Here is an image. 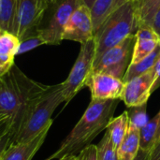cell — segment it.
<instances>
[{
  "mask_svg": "<svg viewBox=\"0 0 160 160\" xmlns=\"http://www.w3.org/2000/svg\"><path fill=\"white\" fill-rule=\"evenodd\" d=\"M95 56L96 42L94 38L81 44V50L75 64L73 65L67 80L62 82V91L66 105L86 86L88 79L92 74Z\"/></svg>",
  "mask_w": 160,
  "mask_h": 160,
  "instance_id": "5b68a950",
  "label": "cell"
},
{
  "mask_svg": "<svg viewBox=\"0 0 160 160\" xmlns=\"http://www.w3.org/2000/svg\"><path fill=\"white\" fill-rule=\"evenodd\" d=\"M75 156L76 155H72V156H67V157H64L58 160H75Z\"/></svg>",
  "mask_w": 160,
  "mask_h": 160,
  "instance_id": "d6a6232c",
  "label": "cell"
},
{
  "mask_svg": "<svg viewBox=\"0 0 160 160\" xmlns=\"http://www.w3.org/2000/svg\"><path fill=\"white\" fill-rule=\"evenodd\" d=\"M158 114V131H157V138H156V142H158V140L160 138V111ZM156 144V143H155Z\"/></svg>",
  "mask_w": 160,
  "mask_h": 160,
  "instance_id": "1f68e13d",
  "label": "cell"
},
{
  "mask_svg": "<svg viewBox=\"0 0 160 160\" xmlns=\"http://www.w3.org/2000/svg\"><path fill=\"white\" fill-rule=\"evenodd\" d=\"M92 38H94V30L90 9L80 5L73 11L66 24L63 40H72L82 44Z\"/></svg>",
  "mask_w": 160,
  "mask_h": 160,
  "instance_id": "30bf717a",
  "label": "cell"
},
{
  "mask_svg": "<svg viewBox=\"0 0 160 160\" xmlns=\"http://www.w3.org/2000/svg\"><path fill=\"white\" fill-rule=\"evenodd\" d=\"M160 44V38L148 24H141L136 32L131 64H135L151 54Z\"/></svg>",
  "mask_w": 160,
  "mask_h": 160,
  "instance_id": "4fadbf2b",
  "label": "cell"
},
{
  "mask_svg": "<svg viewBox=\"0 0 160 160\" xmlns=\"http://www.w3.org/2000/svg\"><path fill=\"white\" fill-rule=\"evenodd\" d=\"M128 112L129 117V125L137 128L141 129L149 121L146 113V104L138 107H131Z\"/></svg>",
  "mask_w": 160,
  "mask_h": 160,
  "instance_id": "603a6c76",
  "label": "cell"
},
{
  "mask_svg": "<svg viewBox=\"0 0 160 160\" xmlns=\"http://www.w3.org/2000/svg\"><path fill=\"white\" fill-rule=\"evenodd\" d=\"M16 0H0V28L4 32H9L14 11Z\"/></svg>",
  "mask_w": 160,
  "mask_h": 160,
  "instance_id": "ffe728a7",
  "label": "cell"
},
{
  "mask_svg": "<svg viewBox=\"0 0 160 160\" xmlns=\"http://www.w3.org/2000/svg\"><path fill=\"white\" fill-rule=\"evenodd\" d=\"M140 151V128L129 125L127 135L117 149L118 160H134Z\"/></svg>",
  "mask_w": 160,
  "mask_h": 160,
  "instance_id": "9a60e30c",
  "label": "cell"
},
{
  "mask_svg": "<svg viewBox=\"0 0 160 160\" xmlns=\"http://www.w3.org/2000/svg\"><path fill=\"white\" fill-rule=\"evenodd\" d=\"M8 139H9V134L6 135L5 137H3L1 140H0V158L4 152V150L6 149L7 145H8Z\"/></svg>",
  "mask_w": 160,
  "mask_h": 160,
  "instance_id": "f1b7e54d",
  "label": "cell"
},
{
  "mask_svg": "<svg viewBox=\"0 0 160 160\" xmlns=\"http://www.w3.org/2000/svg\"><path fill=\"white\" fill-rule=\"evenodd\" d=\"M50 128L51 127L46 128L38 136L28 142H19L7 146L0 158V160H31L43 144Z\"/></svg>",
  "mask_w": 160,
  "mask_h": 160,
  "instance_id": "7c38bea8",
  "label": "cell"
},
{
  "mask_svg": "<svg viewBox=\"0 0 160 160\" xmlns=\"http://www.w3.org/2000/svg\"><path fill=\"white\" fill-rule=\"evenodd\" d=\"M56 8L49 23L37 32L44 44L57 45L63 40V34L73 11L80 6L78 0H57Z\"/></svg>",
  "mask_w": 160,
  "mask_h": 160,
  "instance_id": "ba28073f",
  "label": "cell"
},
{
  "mask_svg": "<svg viewBox=\"0 0 160 160\" xmlns=\"http://www.w3.org/2000/svg\"><path fill=\"white\" fill-rule=\"evenodd\" d=\"M150 26L153 28V30L158 35V37L160 38V6L158 8V9L156 10V12L153 16Z\"/></svg>",
  "mask_w": 160,
  "mask_h": 160,
  "instance_id": "4316f807",
  "label": "cell"
},
{
  "mask_svg": "<svg viewBox=\"0 0 160 160\" xmlns=\"http://www.w3.org/2000/svg\"><path fill=\"white\" fill-rule=\"evenodd\" d=\"M75 160H98L97 145L90 144L83 148L75 156Z\"/></svg>",
  "mask_w": 160,
  "mask_h": 160,
  "instance_id": "d4e9b609",
  "label": "cell"
},
{
  "mask_svg": "<svg viewBox=\"0 0 160 160\" xmlns=\"http://www.w3.org/2000/svg\"><path fill=\"white\" fill-rule=\"evenodd\" d=\"M128 0H96L90 8L94 34L100 25Z\"/></svg>",
  "mask_w": 160,
  "mask_h": 160,
  "instance_id": "5bb4252c",
  "label": "cell"
},
{
  "mask_svg": "<svg viewBox=\"0 0 160 160\" xmlns=\"http://www.w3.org/2000/svg\"><path fill=\"white\" fill-rule=\"evenodd\" d=\"M149 160H160V138L154 145L152 151L150 152Z\"/></svg>",
  "mask_w": 160,
  "mask_h": 160,
  "instance_id": "83f0119b",
  "label": "cell"
},
{
  "mask_svg": "<svg viewBox=\"0 0 160 160\" xmlns=\"http://www.w3.org/2000/svg\"><path fill=\"white\" fill-rule=\"evenodd\" d=\"M3 33H4V31H3V30H2V29L0 28V36H1V35H2Z\"/></svg>",
  "mask_w": 160,
  "mask_h": 160,
  "instance_id": "e575fe53",
  "label": "cell"
},
{
  "mask_svg": "<svg viewBox=\"0 0 160 160\" xmlns=\"http://www.w3.org/2000/svg\"><path fill=\"white\" fill-rule=\"evenodd\" d=\"M0 77H1V76H0Z\"/></svg>",
  "mask_w": 160,
  "mask_h": 160,
  "instance_id": "d590c367",
  "label": "cell"
},
{
  "mask_svg": "<svg viewBox=\"0 0 160 160\" xmlns=\"http://www.w3.org/2000/svg\"><path fill=\"white\" fill-rule=\"evenodd\" d=\"M156 80L154 68L133 78L125 83L122 98L128 107H138L147 103L151 94L153 93V85Z\"/></svg>",
  "mask_w": 160,
  "mask_h": 160,
  "instance_id": "9c48e42d",
  "label": "cell"
},
{
  "mask_svg": "<svg viewBox=\"0 0 160 160\" xmlns=\"http://www.w3.org/2000/svg\"><path fill=\"white\" fill-rule=\"evenodd\" d=\"M149 158H150V152L140 150L134 160H149Z\"/></svg>",
  "mask_w": 160,
  "mask_h": 160,
  "instance_id": "f546056e",
  "label": "cell"
},
{
  "mask_svg": "<svg viewBox=\"0 0 160 160\" xmlns=\"http://www.w3.org/2000/svg\"><path fill=\"white\" fill-rule=\"evenodd\" d=\"M136 34L104 52L94 61L92 73H105L123 81L131 64Z\"/></svg>",
  "mask_w": 160,
  "mask_h": 160,
  "instance_id": "8992f818",
  "label": "cell"
},
{
  "mask_svg": "<svg viewBox=\"0 0 160 160\" xmlns=\"http://www.w3.org/2000/svg\"><path fill=\"white\" fill-rule=\"evenodd\" d=\"M43 41L37 36H34V37H29L28 38H25L23 40L21 41L20 43V46L18 48V51H17V54H20V53H23V52H26L28 51H31L40 45H43Z\"/></svg>",
  "mask_w": 160,
  "mask_h": 160,
  "instance_id": "cb8c5ba5",
  "label": "cell"
},
{
  "mask_svg": "<svg viewBox=\"0 0 160 160\" xmlns=\"http://www.w3.org/2000/svg\"><path fill=\"white\" fill-rule=\"evenodd\" d=\"M63 102L65 103L62 83L48 85L47 89L28 105L17 132L11 139H8L7 146L28 142L46 128L52 127V115Z\"/></svg>",
  "mask_w": 160,
  "mask_h": 160,
  "instance_id": "3957f363",
  "label": "cell"
},
{
  "mask_svg": "<svg viewBox=\"0 0 160 160\" xmlns=\"http://www.w3.org/2000/svg\"><path fill=\"white\" fill-rule=\"evenodd\" d=\"M49 5L42 0H16L14 16L9 32L20 41L31 37L41 22Z\"/></svg>",
  "mask_w": 160,
  "mask_h": 160,
  "instance_id": "52a82bcc",
  "label": "cell"
},
{
  "mask_svg": "<svg viewBox=\"0 0 160 160\" xmlns=\"http://www.w3.org/2000/svg\"><path fill=\"white\" fill-rule=\"evenodd\" d=\"M138 24H151L153 16L160 6V0H132Z\"/></svg>",
  "mask_w": 160,
  "mask_h": 160,
  "instance_id": "ac0fdd59",
  "label": "cell"
},
{
  "mask_svg": "<svg viewBox=\"0 0 160 160\" xmlns=\"http://www.w3.org/2000/svg\"><path fill=\"white\" fill-rule=\"evenodd\" d=\"M11 125L12 121L9 114L0 111V140L10 133Z\"/></svg>",
  "mask_w": 160,
  "mask_h": 160,
  "instance_id": "484cf974",
  "label": "cell"
},
{
  "mask_svg": "<svg viewBox=\"0 0 160 160\" xmlns=\"http://www.w3.org/2000/svg\"><path fill=\"white\" fill-rule=\"evenodd\" d=\"M97 147L98 160H118L117 148L112 143L110 134L107 130Z\"/></svg>",
  "mask_w": 160,
  "mask_h": 160,
  "instance_id": "44dd1931",
  "label": "cell"
},
{
  "mask_svg": "<svg viewBox=\"0 0 160 160\" xmlns=\"http://www.w3.org/2000/svg\"><path fill=\"white\" fill-rule=\"evenodd\" d=\"M160 56V44L158 46V48L148 56L143 58L138 63L130 64L128 67V69L123 79V82L126 83L132 80L135 77H138L142 74H144L145 72L151 70L154 66L156 65L157 61L158 60Z\"/></svg>",
  "mask_w": 160,
  "mask_h": 160,
  "instance_id": "e0dca14e",
  "label": "cell"
},
{
  "mask_svg": "<svg viewBox=\"0 0 160 160\" xmlns=\"http://www.w3.org/2000/svg\"><path fill=\"white\" fill-rule=\"evenodd\" d=\"M78 1H79V4L80 5L85 6L86 8H88L90 9L92 8V6L94 5V3H95L96 0H78Z\"/></svg>",
  "mask_w": 160,
  "mask_h": 160,
  "instance_id": "4dcf8cb0",
  "label": "cell"
},
{
  "mask_svg": "<svg viewBox=\"0 0 160 160\" xmlns=\"http://www.w3.org/2000/svg\"><path fill=\"white\" fill-rule=\"evenodd\" d=\"M120 99H91L76 126L61 142L58 149L45 160L60 159L67 156L77 155L91 144L113 118Z\"/></svg>",
  "mask_w": 160,
  "mask_h": 160,
  "instance_id": "6da1fadb",
  "label": "cell"
},
{
  "mask_svg": "<svg viewBox=\"0 0 160 160\" xmlns=\"http://www.w3.org/2000/svg\"><path fill=\"white\" fill-rule=\"evenodd\" d=\"M139 24L136 18L134 3L126 1L119 7L94 34L97 60L104 52L118 45L127 38L135 35Z\"/></svg>",
  "mask_w": 160,
  "mask_h": 160,
  "instance_id": "277c9868",
  "label": "cell"
},
{
  "mask_svg": "<svg viewBox=\"0 0 160 160\" xmlns=\"http://www.w3.org/2000/svg\"><path fill=\"white\" fill-rule=\"evenodd\" d=\"M20 43V39L15 35L10 32H4L0 36V55L15 56Z\"/></svg>",
  "mask_w": 160,
  "mask_h": 160,
  "instance_id": "7402d4cb",
  "label": "cell"
},
{
  "mask_svg": "<svg viewBox=\"0 0 160 160\" xmlns=\"http://www.w3.org/2000/svg\"><path fill=\"white\" fill-rule=\"evenodd\" d=\"M86 86L90 89L91 99H120L122 98L125 82L105 73H92Z\"/></svg>",
  "mask_w": 160,
  "mask_h": 160,
  "instance_id": "8fae6325",
  "label": "cell"
},
{
  "mask_svg": "<svg viewBox=\"0 0 160 160\" xmlns=\"http://www.w3.org/2000/svg\"><path fill=\"white\" fill-rule=\"evenodd\" d=\"M47 87L29 79L15 64L0 77V111L9 114L12 121L9 139L17 132L28 105Z\"/></svg>",
  "mask_w": 160,
  "mask_h": 160,
  "instance_id": "7a4b0ae2",
  "label": "cell"
},
{
  "mask_svg": "<svg viewBox=\"0 0 160 160\" xmlns=\"http://www.w3.org/2000/svg\"><path fill=\"white\" fill-rule=\"evenodd\" d=\"M158 126V114L153 119L149 120L145 126L140 129V150L151 152L157 138V131Z\"/></svg>",
  "mask_w": 160,
  "mask_h": 160,
  "instance_id": "d6986e66",
  "label": "cell"
},
{
  "mask_svg": "<svg viewBox=\"0 0 160 160\" xmlns=\"http://www.w3.org/2000/svg\"><path fill=\"white\" fill-rule=\"evenodd\" d=\"M128 128H129V117H128V111L124 112L116 118H112L108 124L106 130L109 132L111 140L117 149L120 146L125 136L127 135Z\"/></svg>",
  "mask_w": 160,
  "mask_h": 160,
  "instance_id": "2e32d148",
  "label": "cell"
},
{
  "mask_svg": "<svg viewBox=\"0 0 160 160\" xmlns=\"http://www.w3.org/2000/svg\"><path fill=\"white\" fill-rule=\"evenodd\" d=\"M42 1H44L45 3H47V4L50 6V5H52V4H54L57 0H42Z\"/></svg>",
  "mask_w": 160,
  "mask_h": 160,
  "instance_id": "836d02e7",
  "label": "cell"
}]
</instances>
